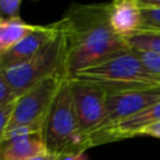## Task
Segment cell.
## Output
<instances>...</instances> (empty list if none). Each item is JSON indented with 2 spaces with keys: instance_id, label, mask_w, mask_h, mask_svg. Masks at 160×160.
I'll list each match as a JSON object with an SVG mask.
<instances>
[{
  "instance_id": "6da1fadb",
  "label": "cell",
  "mask_w": 160,
  "mask_h": 160,
  "mask_svg": "<svg viewBox=\"0 0 160 160\" xmlns=\"http://www.w3.org/2000/svg\"><path fill=\"white\" fill-rule=\"evenodd\" d=\"M66 41L64 74L79 72L131 51L109 21V4H74L61 19Z\"/></svg>"
},
{
  "instance_id": "7a4b0ae2",
  "label": "cell",
  "mask_w": 160,
  "mask_h": 160,
  "mask_svg": "<svg viewBox=\"0 0 160 160\" xmlns=\"http://www.w3.org/2000/svg\"><path fill=\"white\" fill-rule=\"evenodd\" d=\"M42 136L48 154L56 158L81 154L89 149L88 138L79 128L69 80L64 81L51 105L44 124Z\"/></svg>"
},
{
  "instance_id": "3957f363",
  "label": "cell",
  "mask_w": 160,
  "mask_h": 160,
  "mask_svg": "<svg viewBox=\"0 0 160 160\" xmlns=\"http://www.w3.org/2000/svg\"><path fill=\"white\" fill-rule=\"evenodd\" d=\"M72 79L100 85L106 91H126L160 86V79L145 69L132 50L84 70Z\"/></svg>"
},
{
  "instance_id": "277c9868",
  "label": "cell",
  "mask_w": 160,
  "mask_h": 160,
  "mask_svg": "<svg viewBox=\"0 0 160 160\" xmlns=\"http://www.w3.org/2000/svg\"><path fill=\"white\" fill-rule=\"evenodd\" d=\"M65 52L66 41L62 22L60 20V30L58 35L41 48L32 58L19 65L4 69L6 80L16 98H20L45 79L55 75H62L65 78Z\"/></svg>"
},
{
  "instance_id": "5b68a950",
  "label": "cell",
  "mask_w": 160,
  "mask_h": 160,
  "mask_svg": "<svg viewBox=\"0 0 160 160\" xmlns=\"http://www.w3.org/2000/svg\"><path fill=\"white\" fill-rule=\"evenodd\" d=\"M65 80L68 79L62 75L51 76L18 98L8 130L26 126L42 131L46 116Z\"/></svg>"
},
{
  "instance_id": "8992f818",
  "label": "cell",
  "mask_w": 160,
  "mask_h": 160,
  "mask_svg": "<svg viewBox=\"0 0 160 160\" xmlns=\"http://www.w3.org/2000/svg\"><path fill=\"white\" fill-rule=\"evenodd\" d=\"M158 101H160V86L126 91H108L102 121L88 136V139L108 131L122 120Z\"/></svg>"
},
{
  "instance_id": "52a82bcc",
  "label": "cell",
  "mask_w": 160,
  "mask_h": 160,
  "mask_svg": "<svg viewBox=\"0 0 160 160\" xmlns=\"http://www.w3.org/2000/svg\"><path fill=\"white\" fill-rule=\"evenodd\" d=\"M69 85L79 128L88 138L102 121L108 91L100 85L76 79H70Z\"/></svg>"
},
{
  "instance_id": "ba28073f",
  "label": "cell",
  "mask_w": 160,
  "mask_h": 160,
  "mask_svg": "<svg viewBox=\"0 0 160 160\" xmlns=\"http://www.w3.org/2000/svg\"><path fill=\"white\" fill-rule=\"evenodd\" d=\"M46 154L42 131L26 126L6 130L0 142V160H31Z\"/></svg>"
},
{
  "instance_id": "9c48e42d",
  "label": "cell",
  "mask_w": 160,
  "mask_h": 160,
  "mask_svg": "<svg viewBox=\"0 0 160 160\" xmlns=\"http://www.w3.org/2000/svg\"><path fill=\"white\" fill-rule=\"evenodd\" d=\"M158 122H160V101L149 105L148 108L140 110L135 115L112 126L108 131L89 138L88 144H89V148H92V146H98L101 144L142 135V132L149 126L158 124Z\"/></svg>"
},
{
  "instance_id": "30bf717a",
  "label": "cell",
  "mask_w": 160,
  "mask_h": 160,
  "mask_svg": "<svg viewBox=\"0 0 160 160\" xmlns=\"http://www.w3.org/2000/svg\"><path fill=\"white\" fill-rule=\"evenodd\" d=\"M60 30V20L49 25H38L35 30L21 39L10 51L0 58V65L4 69L19 65L32 58L41 48L51 41Z\"/></svg>"
},
{
  "instance_id": "8fae6325",
  "label": "cell",
  "mask_w": 160,
  "mask_h": 160,
  "mask_svg": "<svg viewBox=\"0 0 160 160\" xmlns=\"http://www.w3.org/2000/svg\"><path fill=\"white\" fill-rule=\"evenodd\" d=\"M109 21L112 30L124 39L140 31L141 9L138 0H118L109 2Z\"/></svg>"
},
{
  "instance_id": "7c38bea8",
  "label": "cell",
  "mask_w": 160,
  "mask_h": 160,
  "mask_svg": "<svg viewBox=\"0 0 160 160\" xmlns=\"http://www.w3.org/2000/svg\"><path fill=\"white\" fill-rule=\"evenodd\" d=\"M38 25L24 22L21 19L0 20V58L10 51L21 39L36 29Z\"/></svg>"
},
{
  "instance_id": "4fadbf2b",
  "label": "cell",
  "mask_w": 160,
  "mask_h": 160,
  "mask_svg": "<svg viewBox=\"0 0 160 160\" xmlns=\"http://www.w3.org/2000/svg\"><path fill=\"white\" fill-rule=\"evenodd\" d=\"M131 50L151 51L160 55V32L158 31H138L125 39Z\"/></svg>"
},
{
  "instance_id": "5bb4252c",
  "label": "cell",
  "mask_w": 160,
  "mask_h": 160,
  "mask_svg": "<svg viewBox=\"0 0 160 160\" xmlns=\"http://www.w3.org/2000/svg\"><path fill=\"white\" fill-rule=\"evenodd\" d=\"M142 31L160 32V8H140Z\"/></svg>"
},
{
  "instance_id": "9a60e30c",
  "label": "cell",
  "mask_w": 160,
  "mask_h": 160,
  "mask_svg": "<svg viewBox=\"0 0 160 160\" xmlns=\"http://www.w3.org/2000/svg\"><path fill=\"white\" fill-rule=\"evenodd\" d=\"M132 51L138 55V58L140 59L145 69L151 75L160 79V55L151 51H144V50H132Z\"/></svg>"
},
{
  "instance_id": "2e32d148",
  "label": "cell",
  "mask_w": 160,
  "mask_h": 160,
  "mask_svg": "<svg viewBox=\"0 0 160 160\" xmlns=\"http://www.w3.org/2000/svg\"><path fill=\"white\" fill-rule=\"evenodd\" d=\"M21 0H0V20L20 19Z\"/></svg>"
},
{
  "instance_id": "e0dca14e",
  "label": "cell",
  "mask_w": 160,
  "mask_h": 160,
  "mask_svg": "<svg viewBox=\"0 0 160 160\" xmlns=\"http://www.w3.org/2000/svg\"><path fill=\"white\" fill-rule=\"evenodd\" d=\"M16 100L6 102L4 105H0V142L4 139V135H5L6 130H8V126H9V122H10V119H11Z\"/></svg>"
},
{
  "instance_id": "ac0fdd59",
  "label": "cell",
  "mask_w": 160,
  "mask_h": 160,
  "mask_svg": "<svg viewBox=\"0 0 160 160\" xmlns=\"http://www.w3.org/2000/svg\"><path fill=\"white\" fill-rule=\"evenodd\" d=\"M16 95L14 94L11 86L9 85L6 76H5V71L4 68L0 65V105H4L6 102L14 101L16 100Z\"/></svg>"
},
{
  "instance_id": "d6986e66",
  "label": "cell",
  "mask_w": 160,
  "mask_h": 160,
  "mask_svg": "<svg viewBox=\"0 0 160 160\" xmlns=\"http://www.w3.org/2000/svg\"><path fill=\"white\" fill-rule=\"evenodd\" d=\"M142 135H148V136H152V138L160 139V122L149 126V128L142 132Z\"/></svg>"
},
{
  "instance_id": "ffe728a7",
  "label": "cell",
  "mask_w": 160,
  "mask_h": 160,
  "mask_svg": "<svg viewBox=\"0 0 160 160\" xmlns=\"http://www.w3.org/2000/svg\"><path fill=\"white\" fill-rule=\"evenodd\" d=\"M59 160H88V158L85 152H81V154H68L59 156Z\"/></svg>"
},
{
  "instance_id": "44dd1931",
  "label": "cell",
  "mask_w": 160,
  "mask_h": 160,
  "mask_svg": "<svg viewBox=\"0 0 160 160\" xmlns=\"http://www.w3.org/2000/svg\"><path fill=\"white\" fill-rule=\"evenodd\" d=\"M140 8H160V0H138Z\"/></svg>"
},
{
  "instance_id": "7402d4cb",
  "label": "cell",
  "mask_w": 160,
  "mask_h": 160,
  "mask_svg": "<svg viewBox=\"0 0 160 160\" xmlns=\"http://www.w3.org/2000/svg\"><path fill=\"white\" fill-rule=\"evenodd\" d=\"M31 160H59V158H56L54 155H50V154H46V155H41V156H38V158H34Z\"/></svg>"
}]
</instances>
